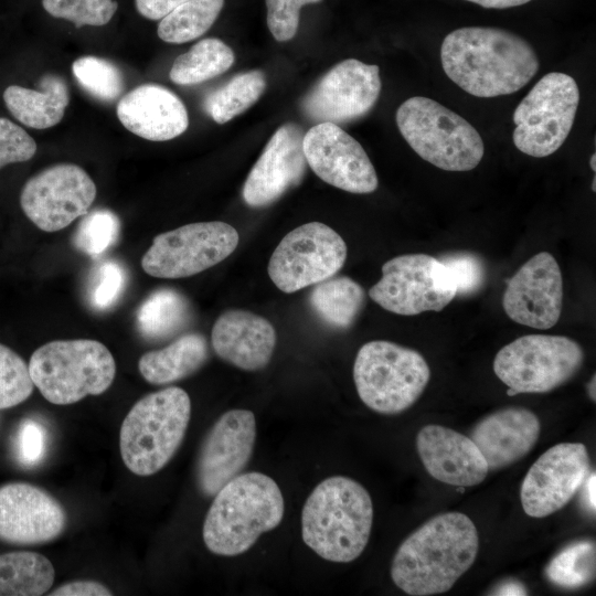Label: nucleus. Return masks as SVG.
Masks as SVG:
<instances>
[{
  "mask_svg": "<svg viewBox=\"0 0 596 596\" xmlns=\"http://www.w3.org/2000/svg\"><path fill=\"white\" fill-rule=\"evenodd\" d=\"M595 159H596V156H595V153H593L592 157H590V160H589V164H590V168H592L593 171L596 170Z\"/></svg>",
  "mask_w": 596,
  "mask_h": 596,
  "instance_id": "50",
  "label": "nucleus"
},
{
  "mask_svg": "<svg viewBox=\"0 0 596 596\" xmlns=\"http://www.w3.org/2000/svg\"><path fill=\"white\" fill-rule=\"evenodd\" d=\"M587 391H588L589 397L595 402V375L589 381V383L587 385Z\"/></svg>",
  "mask_w": 596,
  "mask_h": 596,
  "instance_id": "49",
  "label": "nucleus"
},
{
  "mask_svg": "<svg viewBox=\"0 0 596 596\" xmlns=\"http://www.w3.org/2000/svg\"><path fill=\"white\" fill-rule=\"evenodd\" d=\"M578 104L579 89L572 76L545 74L513 113L517 149L534 158L554 153L572 130Z\"/></svg>",
  "mask_w": 596,
  "mask_h": 596,
  "instance_id": "10",
  "label": "nucleus"
},
{
  "mask_svg": "<svg viewBox=\"0 0 596 596\" xmlns=\"http://www.w3.org/2000/svg\"><path fill=\"white\" fill-rule=\"evenodd\" d=\"M72 72L78 84L100 100L117 99L125 87L120 70L103 57L81 56L73 62Z\"/></svg>",
  "mask_w": 596,
  "mask_h": 596,
  "instance_id": "35",
  "label": "nucleus"
},
{
  "mask_svg": "<svg viewBox=\"0 0 596 596\" xmlns=\"http://www.w3.org/2000/svg\"><path fill=\"white\" fill-rule=\"evenodd\" d=\"M33 389L29 364L0 343V409L21 404L31 396Z\"/></svg>",
  "mask_w": 596,
  "mask_h": 596,
  "instance_id": "36",
  "label": "nucleus"
},
{
  "mask_svg": "<svg viewBox=\"0 0 596 596\" xmlns=\"http://www.w3.org/2000/svg\"><path fill=\"white\" fill-rule=\"evenodd\" d=\"M540 432V419L533 412L511 406L483 417L472 428L470 438L483 455L489 470H497L526 456Z\"/></svg>",
  "mask_w": 596,
  "mask_h": 596,
  "instance_id": "25",
  "label": "nucleus"
},
{
  "mask_svg": "<svg viewBox=\"0 0 596 596\" xmlns=\"http://www.w3.org/2000/svg\"><path fill=\"white\" fill-rule=\"evenodd\" d=\"M502 307L514 322L546 330L555 326L563 307V277L554 256L541 252L507 281Z\"/></svg>",
  "mask_w": 596,
  "mask_h": 596,
  "instance_id": "19",
  "label": "nucleus"
},
{
  "mask_svg": "<svg viewBox=\"0 0 596 596\" xmlns=\"http://www.w3.org/2000/svg\"><path fill=\"white\" fill-rule=\"evenodd\" d=\"M494 595H526V588L518 581H508L494 589Z\"/></svg>",
  "mask_w": 596,
  "mask_h": 596,
  "instance_id": "47",
  "label": "nucleus"
},
{
  "mask_svg": "<svg viewBox=\"0 0 596 596\" xmlns=\"http://www.w3.org/2000/svg\"><path fill=\"white\" fill-rule=\"evenodd\" d=\"M125 272L115 262H105L96 273L91 289V301L95 308L106 309L120 296L125 286Z\"/></svg>",
  "mask_w": 596,
  "mask_h": 596,
  "instance_id": "42",
  "label": "nucleus"
},
{
  "mask_svg": "<svg viewBox=\"0 0 596 596\" xmlns=\"http://www.w3.org/2000/svg\"><path fill=\"white\" fill-rule=\"evenodd\" d=\"M225 0H187L160 19L158 36L181 44L203 35L219 18Z\"/></svg>",
  "mask_w": 596,
  "mask_h": 596,
  "instance_id": "32",
  "label": "nucleus"
},
{
  "mask_svg": "<svg viewBox=\"0 0 596 596\" xmlns=\"http://www.w3.org/2000/svg\"><path fill=\"white\" fill-rule=\"evenodd\" d=\"M54 578V566L40 553L0 554V596H40L49 592Z\"/></svg>",
  "mask_w": 596,
  "mask_h": 596,
  "instance_id": "28",
  "label": "nucleus"
},
{
  "mask_svg": "<svg viewBox=\"0 0 596 596\" xmlns=\"http://www.w3.org/2000/svg\"><path fill=\"white\" fill-rule=\"evenodd\" d=\"M397 128L411 148L433 166L454 172L475 169L485 153L477 129L438 102L414 96L396 110Z\"/></svg>",
  "mask_w": 596,
  "mask_h": 596,
  "instance_id": "7",
  "label": "nucleus"
},
{
  "mask_svg": "<svg viewBox=\"0 0 596 596\" xmlns=\"http://www.w3.org/2000/svg\"><path fill=\"white\" fill-rule=\"evenodd\" d=\"M592 472L582 443H561L543 453L526 472L520 489L524 512L544 518L567 504Z\"/></svg>",
  "mask_w": 596,
  "mask_h": 596,
  "instance_id": "16",
  "label": "nucleus"
},
{
  "mask_svg": "<svg viewBox=\"0 0 596 596\" xmlns=\"http://www.w3.org/2000/svg\"><path fill=\"white\" fill-rule=\"evenodd\" d=\"M595 543L575 542L563 549L546 566L547 579L564 588H578L595 577Z\"/></svg>",
  "mask_w": 596,
  "mask_h": 596,
  "instance_id": "34",
  "label": "nucleus"
},
{
  "mask_svg": "<svg viewBox=\"0 0 596 596\" xmlns=\"http://www.w3.org/2000/svg\"><path fill=\"white\" fill-rule=\"evenodd\" d=\"M18 447L21 460L26 465L38 462L45 449V432L33 419L21 423L18 434Z\"/></svg>",
  "mask_w": 596,
  "mask_h": 596,
  "instance_id": "43",
  "label": "nucleus"
},
{
  "mask_svg": "<svg viewBox=\"0 0 596 596\" xmlns=\"http://www.w3.org/2000/svg\"><path fill=\"white\" fill-rule=\"evenodd\" d=\"M595 185H596V179H595V177H594V179H593V185H592V189H593L594 192L596 191V187H595Z\"/></svg>",
  "mask_w": 596,
  "mask_h": 596,
  "instance_id": "51",
  "label": "nucleus"
},
{
  "mask_svg": "<svg viewBox=\"0 0 596 596\" xmlns=\"http://www.w3.org/2000/svg\"><path fill=\"white\" fill-rule=\"evenodd\" d=\"M595 481H596V477H595V471H592L587 478V480L585 481L584 483V487H585V494H586V503L589 508V510H592L593 512L595 511V507H596V503H595V489H596V485H595Z\"/></svg>",
  "mask_w": 596,
  "mask_h": 596,
  "instance_id": "48",
  "label": "nucleus"
},
{
  "mask_svg": "<svg viewBox=\"0 0 596 596\" xmlns=\"http://www.w3.org/2000/svg\"><path fill=\"white\" fill-rule=\"evenodd\" d=\"M207 356L205 338L199 333H188L162 349L143 353L138 361V369L148 383L166 385L196 372Z\"/></svg>",
  "mask_w": 596,
  "mask_h": 596,
  "instance_id": "27",
  "label": "nucleus"
},
{
  "mask_svg": "<svg viewBox=\"0 0 596 596\" xmlns=\"http://www.w3.org/2000/svg\"><path fill=\"white\" fill-rule=\"evenodd\" d=\"M383 309L415 316L441 311L456 296L457 287L448 267L427 254H405L382 266V277L369 290Z\"/></svg>",
  "mask_w": 596,
  "mask_h": 596,
  "instance_id": "11",
  "label": "nucleus"
},
{
  "mask_svg": "<svg viewBox=\"0 0 596 596\" xmlns=\"http://www.w3.org/2000/svg\"><path fill=\"white\" fill-rule=\"evenodd\" d=\"M322 0H265L267 26L278 42L291 40L299 28L300 9Z\"/></svg>",
  "mask_w": 596,
  "mask_h": 596,
  "instance_id": "40",
  "label": "nucleus"
},
{
  "mask_svg": "<svg viewBox=\"0 0 596 596\" xmlns=\"http://www.w3.org/2000/svg\"><path fill=\"white\" fill-rule=\"evenodd\" d=\"M309 302L317 316L336 329L350 328L365 302L362 286L347 276L330 277L313 287Z\"/></svg>",
  "mask_w": 596,
  "mask_h": 596,
  "instance_id": "29",
  "label": "nucleus"
},
{
  "mask_svg": "<svg viewBox=\"0 0 596 596\" xmlns=\"http://www.w3.org/2000/svg\"><path fill=\"white\" fill-rule=\"evenodd\" d=\"M478 549V531L468 515L438 514L398 546L391 566L392 581L413 596L448 592L471 567Z\"/></svg>",
  "mask_w": 596,
  "mask_h": 596,
  "instance_id": "2",
  "label": "nucleus"
},
{
  "mask_svg": "<svg viewBox=\"0 0 596 596\" xmlns=\"http://www.w3.org/2000/svg\"><path fill=\"white\" fill-rule=\"evenodd\" d=\"M266 88V76L260 70H251L233 76L212 92L204 108L217 124H225L253 106Z\"/></svg>",
  "mask_w": 596,
  "mask_h": 596,
  "instance_id": "31",
  "label": "nucleus"
},
{
  "mask_svg": "<svg viewBox=\"0 0 596 596\" xmlns=\"http://www.w3.org/2000/svg\"><path fill=\"white\" fill-rule=\"evenodd\" d=\"M187 0H135L140 15L149 20H160Z\"/></svg>",
  "mask_w": 596,
  "mask_h": 596,
  "instance_id": "45",
  "label": "nucleus"
},
{
  "mask_svg": "<svg viewBox=\"0 0 596 596\" xmlns=\"http://www.w3.org/2000/svg\"><path fill=\"white\" fill-rule=\"evenodd\" d=\"M256 421L248 409H230L207 432L201 445L195 480L205 497H214L230 480L242 473L252 458Z\"/></svg>",
  "mask_w": 596,
  "mask_h": 596,
  "instance_id": "18",
  "label": "nucleus"
},
{
  "mask_svg": "<svg viewBox=\"0 0 596 596\" xmlns=\"http://www.w3.org/2000/svg\"><path fill=\"white\" fill-rule=\"evenodd\" d=\"M373 524V503L354 479L332 476L319 482L301 511V536L320 557L349 563L364 551Z\"/></svg>",
  "mask_w": 596,
  "mask_h": 596,
  "instance_id": "3",
  "label": "nucleus"
},
{
  "mask_svg": "<svg viewBox=\"0 0 596 596\" xmlns=\"http://www.w3.org/2000/svg\"><path fill=\"white\" fill-rule=\"evenodd\" d=\"M304 152L311 170L332 187L356 194L377 189V174L365 150L337 124L318 123L305 132Z\"/></svg>",
  "mask_w": 596,
  "mask_h": 596,
  "instance_id": "17",
  "label": "nucleus"
},
{
  "mask_svg": "<svg viewBox=\"0 0 596 596\" xmlns=\"http://www.w3.org/2000/svg\"><path fill=\"white\" fill-rule=\"evenodd\" d=\"M429 379L430 369L419 352L391 341L364 343L354 360L358 395L380 414L395 415L409 408L423 394Z\"/></svg>",
  "mask_w": 596,
  "mask_h": 596,
  "instance_id": "8",
  "label": "nucleus"
},
{
  "mask_svg": "<svg viewBox=\"0 0 596 596\" xmlns=\"http://www.w3.org/2000/svg\"><path fill=\"white\" fill-rule=\"evenodd\" d=\"M189 319V305L175 290L160 289L152 292L137 312L141 334L149 339L168 338L182 329Z\"/></svg>",
  "mask_w": 596,
  "mask_h": 596,
  "instance_id": "33",
  "label": "nucleus"
},
{
  "mask_svg": "<svg viewBox=\"0 0 596 596\" xmlns=\"http://www.w3.org/2000/svg\"><path fill=\"white\" fill-rule=\"evenodd\" d=\"M42 6L50 15L67 20L76 28L105 25L118 9L115 0H42Z\"/></svg>",
  "mask_w": 596,
  "mask_h": 596,
  "instance_id": "38",
  "label": "nucleus"
},
{
  "mask_svg": "<svg viewBox=\"0 0 596 596\" xmlns=\"http://www.w3.org/2000/svg\"><path fill=\"white\" fill-rule=\"evenodd\" d=\"M237 244L238 233L227 223H191L157 235L141 266L157 278H184L221 263Z\"/></svg>",
  "mask_w": 596,
  "mask_h": 596,
  "instance_id": "12",
  "label": "nucleus"
},
{
  "mask_svg": "<svg viewBox=\"0 0 596 596\" xmlns=\"http://www.w3.org/2000/svg\"><path fill=\"white\" fill-rule=\"evenodd\" d=\"M35 152L34 139L10 119L0 117V169L10 163L28 161Z\"/></svg>",
  "mask_w": 596,
  "mask_h": 596,
  "instance_id": "41",
  "label": "nucleus"
},
{
  "mask_svg": "<svg viewBox=\"0 0 596 596\" xmlns=\"http://www.w3.org/2000/svg\"><path fill=\"white\" fill-rule=\"evenodd\" d=\"M381 88L377 65L347 58L311 87L301 100V109L318 123H349L365 116L374 107Z\"/></svg>",
  "mask_w": 596,
  "mask_h": 596,
  "instance_id": "15",
  "label": "nucleus"
},
{
  "mask_svg": "<svg viewBox=\"0 0 596 596\" xmlns=\"http://www.w3.org/2000/svg\"><path fill=\"white\" fill-rule=\"evenodd\" d=\"M304 136L296 123H286L273 134L245 180L242 195L247 205H269L300 184L307 166Z\"/></svg>",
  "mask_w": 596,
  "mask_h": 596,
  "instance_id": "21",
  "label": "nucleus"
},
{
  "mask_svg": "<svg viewBox=\"0 0 596 596\" xmlns=\"http://www.w3.org/2000/svg\"><path fill=\"white\" fill-rule=\"evenodd\" d=\"M96 185L77 164L49 167L23 185L20 205L25 216L44 232H56L88 213Z\"/></svg>",
  "mask_w": 596,
  "mask_h": 596,
  "instance_id": "14",
  "label": "nucleus"
},
{
  "mask_svg": "<svg viewBox=\"0 0 596 596\" xmlns=\"http://www.w3.org/2000/svg\"><path fill=\"white\" fill-rule=\"evenodd\" d=\"M234 60V52L223 41L203 39L174 60L169 76L178 85H196L226 72Z\"/></svg>",
  "mask_w": 596,
  "mask_h": 596,
  "instance_id": "30",
  "label": "nucleus"
},
{
  "mask_svg": "<svg viewBox=\"0 0 596 596\" xmlns=\"http://www.w3.org/2000/svg\"><path fill=\"white\" fill-rule=\"evenodd\" d=\"M116 113L126 129L151 141L173 139L189 126L183 102L158 84H143L125 94Z\"/></svg>",
  "mask_w": 596,
  "mask_h": 596,
  "instance_id": "23",
  "label": "nucleus"
},
{
  "mask_svg": "<svg viewBox=\"0 0 596 596\" xmlns=\"http://www.w3.org/2000/svg\"><path fill=\"white\" fill-rule=\"evenodd\" d=\"M583 362V348L571 338L526 334L500 349L493 371L509 395L546 393L570 381Z\"/></svg>",
  "mask_w": 596,
  "mask_h": 596,
  "instance_id": "9",
  "label": "nucleus"
},
{
  "mask_svg": "<svg viewBox=\"0 0 596 596\" xmlns=\"http://www.w3.org/2000/svg\"><path fill=\"white\" fill-rule=\"evenodd\" d=\"M284 512L281 490L272 477L257 471L240 473L214 496L203 523L204 544L216 555H240L263 533L277 528Z\"/></svg>",
  "mask_w": 596,
  "mask_h": 596,
  "instance_id": "4",
  "label": "nucleus"
},
{
  "mask_svg": "<svg viewBox=\"0 0 596 596\" xmlns=\"http://www.w3.org/2000/svg\"><path fill=\"white\" fill-rule=\"evenodd\" d=\"M345 258L343 238L330 226L310 222L279 242L270 256L268 275L278 289L291 294L332 277Z\"/></svg>",
  "mask_w": 596,
  "mask_h": 596,
  "instance_id": "13",
  "label": "nucleus"
},
{
  "mask_svg": "<svg viewBox=\"0 0 596 596\" xmlns=\"http://www.w3.org/2000/svg\"><path fill=\"white\" fill-rule=\"evenodd\" d=\"M487 9H508L530 2L531 0H466Z\"/></svg>",
  "mask_w": 596,
  "mask_h": 596,
  "instance_id": "46",
  "label": "nucleus"
},
{
  "mask_svg": "<svg viewBox=\"0 0 596 596\" xmlns=\"http://www.w3.org/2000/svg\"><path fill=\"white\" fill-rule=\"evenodd\" d=\"M211 342L222 360L241 370L257 371L265 368L273 356L276 331L266 318L232 309L214 322Z\"/></svg>",
  "mask_w": 596,
  "mask_h": 596,
  "instance_id": "24",
  "label": "nucleus"
},
{
  "mask_svg": "<svg viewBox=\"0 0 596 596\" xmlns=\"http://www.w3.org/2000/svg\"><path fill=\"white\" fill-rule=\"evenodd\" d=\"M191 418V400L169 386L141 397L127 413L119 432L125 466L141 477L161 470L179 449Z\"/></svg>",
  "mask_w": 596,
  "mask_h": 596,
  "instance_id": "5",
  "label": "nucleus"
},
{
  "mask_svg": "<svg viewBox=\"0 0 596 596\" xmlns=\"http://www.w3.org/2000/svg\"><path fill=\"white\" fill-rule=\"evenodd\" d=\"M67 515L52 494L26 482L0 487V540L15 545L50 542L65 530Z\"/></svg>",
  "mask_w": 596,
  "mask_h": 596,
  "instance_id": "20",
  "label": "nucleus"
},
{
  "mask_svg": "<svg viewBox=\"0 0 596 596\" xmlns=\"http://www.w3.org/2000/svg\"><path fill=\"white\" fill-rule=\"evenodd\" d=\"M416 448L427 472L446 485L472 487L488 475L487 461L473 440L448 427L424 426L417 434Z\"/></svg>",
  "mask_w": 596,
  "mask_h": 596,
  "instance_id": "22",
  "label": "nucleus"
},
{
  "mask_svg": "<svg viewBox=\"0 0 596 596\" xmlns=\"http://www.w3.org/2000/svg\"><path fill=\"white\" fill-rule=\"evenodd\" d=\"M51 596H109L113 595L104 584L94 581H76L61 585Z\"/></svg>",
  "mask_w": 596,
  "mask_h": 596,
  "instance_id": "44",
  "label": "nucleus"
},
{
  "mask_svg": "<svg viewBox=\"0 0 596 596\" xmlns=\"http://www.w3.org/2000/svg\"><path fill=\"white\" fill-rule=\"evenodd\" d=\"M440 62L448 78L481 98L518 92L540 66L525 39L492 26H465L448 33L440 46Z\"/></svg>",
  "mask_w": 596,
  "mask_h": 596,
  "instance_id": "1",
  "label": "nucleus"
},
{
  "mask_svg": "<svg viewBox=\"0 0 596 596\" xmlns=\"http://www.w3.org/2000/svg\"><path fill=\"white\" fill-rule=\"evenodd\" d=\"M40 89L10 85L3 92V100L11 115L24 126L46 129L57 125L70 103L65 81L54 74H45Z\"/></svg>",
  "mask_w": 596,
  "mask_h": 596,
  "instance_id": "26",
  "label": "nucleus"
},
{
  "mask_svg": "<svg viewBox=\"0 0 596 596\" xmlns=\"http://www.w3.org/2000/svg\"><path fill=\"white\" fill-rule=\"evenodd\" d=\"M29 371L34 386L46 401L70 405L107 391L116 375V362L99 341L55 340L32 353Z\"/></svg>",
  "mask_w": 596,
  "mask_h": 596,
  "instance_id": "6",
  "label": "nucleus"
},
{
  "mask_svg": "<svg viewBox=\"0 0 596 596\" xmlns=\"http://www.w3.org/2000/svg\"><path fill=\"white\" fill-rule=\"evenodd\" d=\"M449 269L457 295L467 296L479 290L486 280L483 262L473 253L455 252L439 258Z\"/></svg>",
  "mask_w": 596,
  "mask_h": 596,
  "instance_id": "39",
  "label": "nucleus"
},
{
  "mask_svg": "<svg viewBox=\"0 0 596 596\" xmlns=\"http://www.w3.org/2000/svg\"><path fill=\"white\" fill-rule=\"evenodd\" d=\"M119 219L107 209L86 213L75 233V246L89 256L104 253L117 238Z\"/></svg>",
  "mask_w": 596,
  "mask_h": 596,
  "instance_id": "37",
  "label": "nucleus"
}]
</instances>
